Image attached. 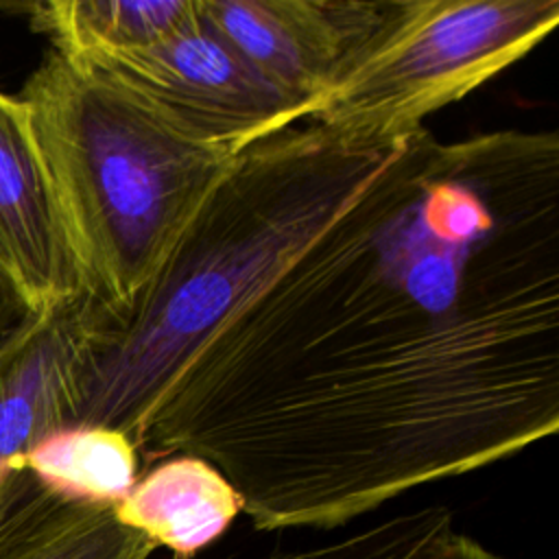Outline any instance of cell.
Listing matches in <instances>:
<instances>
[{
    "instance_id": "30bf717a",
    "label": "cell",
    "mask_w": 559,
    "mask_h": 559,
    "mask_svg": "<svg viewBox=\"0 0 559 559\" xmlns=\"http://www.w3.org/2000/svg\"><path fill=\"white\" fill-rule=\"evenodd\" d=\"M155 550L114 507L72 500L39 480L0 518V559H148Z\"/></svg>"
},
{
    "instance_id": "52a82bcc",
    "label": "cell",
    "mask_w": 559,
    "mask_h": 559,
    "mask_svg": "<svg viewBox=\"0 0 559 559\" xmlns=\"http://www.w3.org/2000/svg\"><path fill=\"white\" fill-rule=\"evenodd\" d=\"M90 299L33 312L0 341V518L37 483L28 456L70 426Z\"/></svg>"
},
{
    "instance_id": "5b68a950",
    "label": "cell",
    "mask_w": 559,
    "mask_h": 559,
    "mask_svg": "<svg viewBox=\"0 0 559 559\" xmlns=\"http://www.w3.org/2000/svg\"><path fill=\"white\" fill-rule=\"evenodd\" d=\"M72 59L122 83L177 131L231 155L308 120V105L255 72L199 9L153 46Z\"/></svg>"
},
{
    "instance_id": "5bb4252c",
    "label": "cell",
    "mask_w": 559,
    "mask_h": 559,
    "mask_svg": "<svg viewBox=\"0 0 559 559\" xmlns=\"http://www.w3.org/2000/svg\"><path fill=\"white\" fill-rule=\"evenodd\" d=\"M31 314V306L11 282V277L0 269V341L7 338Z\"/></svg>"
},
{
    "instance_id": "4fadbf2b",
    "label": "cell",
    "mask_w": 559,
    "mask_h": 559,
    "mask_svg": "<svg viewBox=\"0 0 559 559\" xmlns=\"http://www.w3.org/2000/svg\"><path fill=\"white\" fill-rule=\"evenodd\" d=\"M454 528L450 509L424 507L391 515L332 542L277 548L247 559H430Z\"/></svg>"
},
{
    "instance_id": "9c48e42d",
    "label": "cell",
    "mask_w": 559,
    "mask_h": 559,
    "mask_svg": "<svg viewBox=\"0 0 559 559\" xmlns=\"http://www.w3.org/2000/svg\"><path fill=\"white\" fill-rule=\"evenodd\" d=\"M114 513L155 548L170 550L173 559H197L227 533L242 502L207 461L175 454L144 472Z\"/></svg>"
},
{
    "instance_id": "7a4b0ae2",
    "label": "cell",
    "mask_w": 559,
    "mask_h": 559,
    "mask_svg": "<svg viewBox=\"0 0 559 559\" xmlns=\"http://www.w3.org/2000/svg\"><path fill=\"white\" fill-rule=\"evenodd\" d=\"M404 135L304 120L236 153L127 308L100 310L87 297L70 426L114 428L138 443L162 391L227 310L323 234Z\"/></svg>"
},
{
    "instance_id": "8992f818",
    "label": "cell",
    "mask_w": 559,
    "mask_h": 559,
    "mask_svg": "<svg viewBox=\"0 0 559 559\" xmlns=\"http://www.w3.org/2000/svg\"><path fill=\"white\" fill-rule=\"evenodd\" d=\"M201 17L308 116L371 35L389 0H197Z\"/></svg>"
},
{
    "instance_id": "7c38bea8",
    "label": "cell",
    "mask_w": 559,
    "mask_h": 559,
    "mask_svg": "<svg viewBox=\"0 0 559 559\" xmlns=\"http://www.w3.org/2000/svg\"><path fill=\"white\" fill-rule=\"evenodd\" d=\"M28 469L61 496L116 507L140 478V452L120 430L70 426L33 450Z\"/></svg>"
},
{
    "instance_id": "8fae6325",
    "label": "cell",
    "mask_w": 559,
    "mask_h": 559,
    "mask_svg": "<svg viewBox=\"0 0 559 559\" xmlns=\"http://www.w3.org/2000/svg\"><path fill=\"white\" fill-rule=\"evenodd\" d=\"M197 0H50L28 4L33 28L70 57L140 50L179 31Z\"/></svg>"
},
{
    "instance_id": "ba28073f",
    "label": "cell",
    "mask_w": 559,
    "mask_h": 559,
    "mask_svg": "<svg viewBox=\"0 0 559 559\" xmlns=\"http://www.w3.org/2000/svg\"><path fill=\"white\" fill-rule=\"evenodd\" d=\"M0 269L33 312L76 299L81 273L28 107L0 92Z\"/></svg>"
},
{
    "instance_id": "9a60e30c",
    "label": "cell",
    "mask_w": 559,
    "mask_h": 559,
    "mask_svg": "<svg viewBox=\"0 0 559 559\" xmlns=\"http://www.w3.org/2000/svg\"><path fill=\"white\" fill-rule=\"evenodd\" d=\"M430 559H504L476 537L454 528Z\"/></svg>"
},
{
    "instance_id": "3957f363",
    "label": "cell",
    "mask_w": 559,
    "mask_h": 559,
    "mask_svg": "<svg viewBox=\"0 0 559 559\" xmlns=\"http://www.w3.org/2000/svg\"><path fill=\"white\" fill-rule=\"evenodd\" d=\"M20 98L83 293L100 310L127 308L234 155L177 131L122 83L55 48Z\"/></svg>"
},
{
    "instance_id": "6da1fadb",
    "label": "cell",
    "mask_w": 559,
    "mask_h": 559,
    "mask_svg": "<svg viewBox=\"0 0 559 559\" xmlns=\"http://www.w3.org/2000/svg\"><path fill=\"white\" fill-rule=\"evenodd\" d=\"M559 428V135L406 133L227 310L138 452L207 461L258 531H332Z\"/></svg>"
},
{
    "instance_id": "277c9868",
    "label": "cell",
    "mask_w": 559,
    "mask_h": 559,
    "mask_svg": "<svg viewBox=\"0 0 559 559\" xmlns=\"http://www.w3.org/2000/svg\"><path fill=\"white\" fill-rule=\"evenodd\" d=\"M559 0H389L308 120L395 138L528 55Z\"/></svg>"
}]
</instances>
